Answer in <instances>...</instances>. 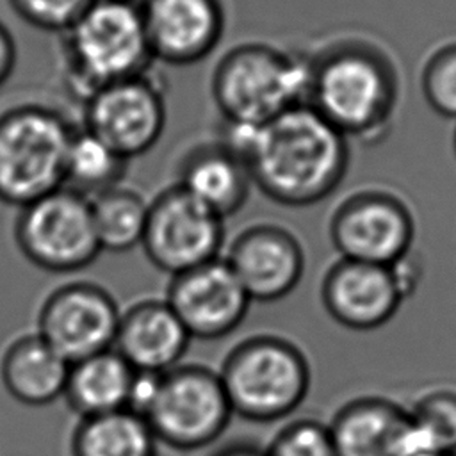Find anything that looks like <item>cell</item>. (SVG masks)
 <instances>
[{
	"mask_svg": "<svg viewBox=\"0 0 456 456\" xmlns=\"http://www.w3.org/2000/svg\"><path fill=\"white\" fill-rule=\"evenodd\" d=\"M223 125L219 141L244 160L251 183L274 203H319L346 176L349 139L308 103L258 126Z\"/></svg>",
	"mask_w": 456,
	"mask_h": 456,
	"instance_id": "obj_1",
	"label": "cell"
},
{
	"mask_svg": "<svg viewBox=\"0 0 456 456\" xmlns=\"http://www.w3.org/2000/svg\"><path fill=\"white\" fill-rule=\"evenodd\" d=\"M397 98L395 68L370 43L340 41L312 57L306 103L347 139L367 142L381 137Z\"/></svg>",
	"mask_w": 456,
	"mask_h": 456,
	"instance_id": "obj_2",
	"label": "cell"
},
{
	"mask_svg": "<svg viewBox=\"0 0 456 456\" xmlns=\"http://www.w3.org/2000/svg\"><path fill=\"white\" fill-rule=\"evenodd\" d=\"M312 57L267 43H242L216 64L210 94L223 123L258 126L306 105Z\"/></svg>",
	"mask_w": 456,
	"mask_h": 456,
	"instance_id": "obj_3",
	"label": "cell"
},
{
	"mask_svg": "<svg viewBox=\"0 0 456 456\" xmlns=\"http://www.w3.org/2000/svg\"><path fill=\"white\" fill-rule=\"evenodd\" d=\"M64 73L80 100L153 62L139 2L94 0L62 34Z\"/></svg>",
	"mask_w": 456,
	"mask_h": 456,
	"instance_id": "obj_4",
	"label": "cell"
},
{
	"mask_svg": "<svg viewBox=\"0 0 456 456\" xmlns=\"http://www.w3.org/2000/svg\"><path fill=\"white\" fill-rule=\"evenodd\" d=\"M232 411L253 422H274L305 401L312 372L306 354L276 333L237 342L217 370Z\"/></svg>",
	"mask_w": 456,
	"mask_h": 456,
	"instance_id": "obj_5",
	"label": "cell"
},
{
	"mask_svg": "<svg viewBox=\"0 0 456 456\" xmlns=\"http://www.w3.org/2000/svg\"><path fill=\"white\" fill-rule=\"evenodd\" d=\"M73 132L48 105L20 103L0 112V201L21 208L62 187Z\"/></svg>",
	"mask_w": 456,
	"mask_h": 456,
	"instance_id": "obj_6",
	"label": "cell"
},
{
	"mask_svg": "<svg viewBox=\"0 0 456 456\" xmlns=\"http://www.w3.org/2000/svg\"><path fill=\"white\" fill-rule=\"evenodd\" d=\"M232 415L217 370L182 362L157 374L139 417L159 444L176 451H196L214 444L228 428Z\"/></svg>",
	"mask_w": 456,
	"mask_h": 456,
	"instance_id": "obj_7",
	"label": "cell"
},
{
	"mask_svg": "<svg viewBox=\"0 0 456 456\" xmlns=\"http://www.w3.org/2000/svg\"><path fill=\"white\" fill-rule=\"evenodd\" d=\"M14 240L21 255L46 273H75L102 253L89 198L59 187L20 208Z\"/></svg>",
	"mask_w": 456,
	"mask_h": 456,
	"instance_id": "obj_8",
	"label": "cell"
},
{
	"mask_svg": "<svg viewBox=\"0 0 456 456\" xmlns=\"http://www.w3.org/2000/svg\"><path fill=\"white\" fill-rule=\"evenodd\" d=\"M141 246L160 273L175 276L221 256L224 219L173 183L150 200Z\"/></svg>",
	"mask_w": 456,
	"mask_h": 456,
	"instance_id": "obj_9",
	"label": "cell"
},
{
	"mask_svg": "<svg viewBox=\"0 0 456 456\" xmlns=\"http://www.w3.org/2000/svg\"><path fill=\"white\" fill-rule=\"evenodd\" d=\"M330 239L338 258L392 265L415 240L410 207L385 189H360L347 194L330 217Z\"/></svg>",
	"mask_w": 456,
	"mask_h": 456,
	"instance_id": "obj_10",
	"label": "cell"
},
{
	"mask_svg": "<svg viewBox=\"0 0 456 456\" xmlns=\"http://www.w3.org/2000/svg\"><path fill=\"white\" fill-rule=\"evenodd\" d=\"M82 128L126 160L150 151L167 119L164 93L148 71L96 89L82 100Z\"/></svg>",
	"mask_w": 456,
	"mask_h": 456,
	"instance_id": "obj_11",
	"label": "cell"
},
{
	"mask_svg": "<svg viewBox=\"0 0 456 456\" xmlns=\"http://www.w3.org/2000/svg\"><path fill=\"white\" fill-rule=\"evenodd\" d=\"M119 314L105 287L87 280L66 281L43 299L34 331L73 363L112 349Z\"/></svg>",
	"mask_w": 456,
	"mask_h": 456,
	"instance_id": "obj_12",
	"label": "cell"
},
{
	"mask_svg": "<svg viewBox=\"0 0 456 456\" xmlns=\"http://www.w3.org/2000/svg\"><path fill=\"white\" fill-rule=\"evenodd\" d=\"M164 299L189 337L200 340L230 335L251 305L223 256L171 276Z\"/></svg>",
	"mask_w": 456,
	"mask_h": 456,
	"instance_id": "obj_13",
	"label": "cell"
},
{
	"mask_svg": "<svg viewBox=\"0 0 456 456\" xmlns=\"http://www.w3.org/2000/svg\"><path fill=\"white\" fill-rule=\"evenodd\" d=\"M223 258L251 303L287 297L305 273V251L299 239L276 223L246 226L226 246Z\"/></svg>",
	"mask_w": 456,
	"mask_h": 456,
	"instance_id": "obj_14",
	"label": "cell"
},
{
	"mask_svg": "<svg viewBox=\"0 0 456 456\" xmlns=\"http://www.w3.org/2000/svg\"><path fill=\"white\" fill-rule=\"evenodd\" d=\"M408 297L394 265L338 258L321 283V301L328 315L353 331L385 326Z\"/></svg>",
	"mask_w": 456,
	"mask_h": 456,
	"instance_id": "obj_15",
	"label": "cell"
},
{
	"mask_svg": "<svg viewBox=\"0 0 456 456\" xmlns=\"http://www.w3.org/2000/svg\"><path fill=\"white\" fill-rule=\"evenodd\" d=\"M337 456L433 454L406 406L381 395L344 403L328 424Z\"/></svg>",
	"mask_w": 456,
	"mask_h": 456,
	"instance_id": "obj_16",
	"label": "cell"
},
{
	"mask_svg": "<svg viewBox=\"0 0 456 456\" xmlns=\"http://www.w3.org/2000/svg\"><path fill=\"white\" fill-rule=\"evenodd\" d=\"M153 61L191 66L208 57L224 34L221 0H139Z\"/></svg>",
	"mask_w": 456,
	"mask_h": 456,
	"instance_id": "obj_17",
	"label": "cell"
},
{
	"mask_svg": "<svg viewBox=\"0 0 456 456\" xmlns=\"http://www.w3.org/2000/svg\"><path fill=\"white\" fill-rule=\"evenodd\" d=\"M191 340L164 297H146L121 310L112 349L135 372L160 374L182 363Z\"/></svg>",
	"mask_w": 456,
	"mask_h": 456,
	"instance_id": "obj_18",
	"label": "cell"
},
{
	"mask_svg": "<svg viewBox=\"0 0 456 456\" xmlns=\"http://www.w3.org/2000/svg\"><path fill=\"white\" fill-rule=\"evenodd\" d=\"M176 185L221 219L239 212L253 187L244 160L219 139L192 146L182 157Z\"/></svg>",
	"mask_w": 456,
	"mask_h": 456,
	"instance_id": "obj_19",
	"label": "cell"
},
{
	"mask_svg": "<svg viewBox=\"0 0 456 456\" xmlns=\"http://www.w3.org/2000/svg\"><path fill=\"white\" fill-rule=\"evenodd\" d=\"M68 372L69 362L36 331L12 338L0 356V381L25 406H46L61 399Z\"/></svg>",
	"mask_w": 456,
	"mask_h": 456,
	"instance_id": "obj_20",
	"label": "cell"
},
{
	"mask_svg": "<svg viewBox=\"0 0 456 456\" xmlns=\"http://www.w3.org/2000/svg\"><path fill=\"white\" fill-rule=\"evenodd\" d=\"M135 370L107 349L69 363L62 399L78 417H94L126 410Z\"/></svg>",
	"mask_w": 456,
	"mask_h": 456,
	"instance_id": "obj_21",
	"label": "cell"
},
{
	"mask_svg": "<svg viewBox=\"0 0 456 456\" xmlns=\"http://www.w3.org/2000/svg\"><path fill=\"white\" fill-rule=\"evenodd\" d=\"M157 440L142 417L130 410L78 419L71 456H159Z\"/></svg>",
	"mask_w": 456,
	"mask_h": 456,
	"instance_id": "obj_22",
	"label": "cell"
},
{
	"mask_svg": "<svg viewBox=\"0 0 456 456\" xmlns=\"http://www.w3.org/2000/svg\"><path fill=\"white\" fill-rule=\"evenodd\" d=\"M148 200L123 183L89 198L94 233L102 251L125 253L141 246Z\"/></svg>",
	"mask_w": 456,
	"mask_h": 456,
	"instance_id": "obj_23",
	"label": "cell"
},
{
	"mask_svg": "<svg viewBox=\"0 0 456 456\" xmlns=\"http://www.w3.org/2000/svg\"><path fill=\"white\" fill-rule=\"evenodd\" d=\"M128 162L102 139L80 128L75 130L66 151L64 185L86 198H93L125 178Z\"/></svg>",
	"mask_w": 456,
	"mask_h": 456,
	"instance_id": "obj_24",
	"label": "cell"
},
{
	"mask_svg": "<svg viewBox=\"0 0 456 456\" xmlns=\"http://www.w3.org/2000/svg\"><path fill=\"white\" fill-rule=\"evenodd\" d=\"M406 408L431 452H456V387H426Z\"/></svg>",
	"mask_w": 456,
	"mask_h": 456,
	"instance_id": "obj_25",
	"label": "cell"
},
{
	"mask_svg": "<svg viewBox=\"0 0 456 456\" xmlns=\"http://www.w3.org/2000/svg\"><path fill=\"white\" fill-rule=\"evenodd\" d=\"M422 94L442 118L456 119V41L442 45L422 68Z\"/></svg>",
	"mask_w": 456,
	"mask_h": 456,
	"instance_id": "obj_26",
	"label": "cell"
},
{
	"mask_svg": "<svg viewBox=\"0 0 456 456\" xmlns=\"http://www.w3.org/2000/svg\"><path fill=\"white\" fill-rule=\"evenodd\" d=\"M265 456H337L328 424L317 419L287 422L264 447Z\"/></svg>",
	"mask_w": 456,
	"mask_h": 456,
	"instance_id": "obj_27",
	"label": "cell"
},
{
	"mask_svg": "<svg viewBox=\"0 0 456 456\" xmlns=\"http://www.w3.org/2000/svg\"><path fill=\"white\" fill-rule=\"evenodd\" d=\"M11 9L34 28L64 34L94 0H7Z\"/></svg>",
	"mask_w": 456,
	"mask_h": 456,
	"instance_id": "obj_28",
	"label": "cell"
},
{
	"mask_svg": "<svg viewBox=\"0 0 456 456\" xmlns=\"http://www.w3.org/2000/svg\"><path fill=\"white\" fill-rule=\"evenodd\" d=\"M16 41L5 23L0 20V87L12 75L16 66Z\"/></svg>",
	"mask_w": 456,
	"mask_h": 456,
	"instance_id": "obj_29",
	"label": "cell"
},
{
	"mask_svg": "<svg viewBox=\"0 0 456 456\" xmlns=\"http://www.w3.org/2000/svg\"><path fill=\"white\" fill-rule=\"evenodd\" d=\"M210 456H265L264 447H256L248 442H232L224 447H219Z\"/></svg>",
	"mask_w": 456,
	"mask_h": 456,
	"instance_id": "obj_30",
	"label": "cell"
},
{
	"mask_svg": "<svg viewBox=\"0 0 456 456\" xmlns=\"http://www.w3.org/2000/svg\"><path fill=\"white\" fill-rule=\"evenodd\" d=\"M424 456H456V452H433V454H424Z\"/></svg>",
	"mask_w": 456,
	"mask_h": 456,
	"instance_id": "obj_31",
	"label": "cell"
},
{
	"mask_svg": "<svg viewBox=\"0 0 456 456\" xmlns=\"http://www.w3.org/2000/svg\"><path fill=\"white\" fill-rule=\"evenodd\" d=\"M452 146H454V153H456V130H454V139H452Z\"/></svg>",
	"mask_w": 456,
	"mask_h": 456,
	"instance_id": "obj_32",
	"label": "cell"
},
{
	"mask_svg": "<svg viewBox=\"0 0 456 456\" xmlns=\"http://www.w3.org/2000/svg\"><path fill=\"white\" fill-rule=\"evenodd\" d=\"M132 2H139V0H132Z\"/></svg>",
	"mask_w": 456,
	"mask_h": 456,
	"instance_id": "obj_33",
	"label": "cell"
}]
</instances>
